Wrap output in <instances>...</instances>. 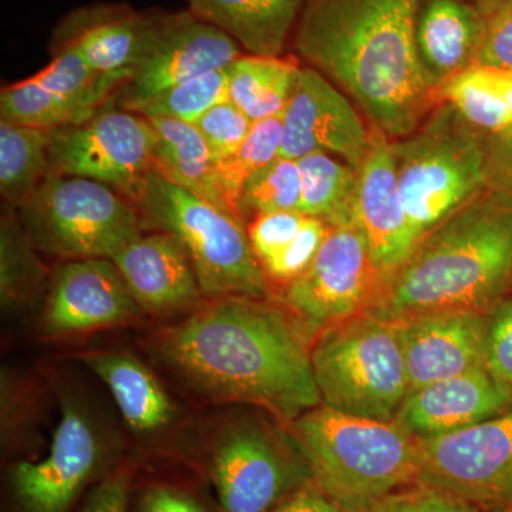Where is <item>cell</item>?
I'll return each instance as SVG.
<instances>
[{
    "instance_id": "obj_35",
    "label": "cell",
    "mask_w": 512,
    "mask_h": 512,
    "mask_svg": "<svg viewBox=\"0 0 512 512\" xmlns=\"http://www.w3.org/2000/svg\"><path fill=\"white\" fill-rule=\"evenodd\" d=\"M194 126L204 137L215 161H220L242 146L254 121L227 100L208 110Z\"/></svg>"
},
{
    "instance_id": "obj_20",
    "label": "cell",
    "mask_w": 512,
    "mask_h": 512,
    "mask_svg": "<svg viewBox=\"0 0 512 512\" xmlns=\"http://www.w3.org/2000/svg\"><path fill=\"white\" fill-rule=\"evenodd\" d=\"M111 261L144 313L167 315L204 298L187 248L168 232L141 235Z\"/></svg>"
},
{
    "instance_id": "obj_8",
    "label": "cell",
    "mask_w": 512,
    "mask_h": 512,
    "mask_svg": "<svg viewBox=\"0 0 512 512\" xmlns=\"http://www.w3.org/2000/svg\"><path fill=\"white\" fill-rule=\"evenodd\" d=\"M16 212L37 251L64 261L113 259L143 227L136 205L109 185L56 173Z\"/></svg>"
},
{
    "instance_id": "obj_36",
    "label": "cell",
    "mask_w": 512,
    "mask_h": 512,
    "mask_svg": "<svg viewBox=\"0 0 512 512\" xmlns=\"http://www.w3.org/2000/svg\"><path fill=\"white\" fill-rule=\"evenodd\" d=\"M484 367L512 399V293L487 313Z\"/></svg>"
},
{
    "instance_id": "obj_26",
    "label": "cell",
    "mask_w": 512,
    "mask_h": 512,
    "mask_svg": "<svg viewBox=\"0 0 512 512\" xmlns=\"http://www.w3.org/2000/svg\"><path fill=\"white\" fill-rule=\"evenodd\" d=\"M299 70L293 59L242 55L228 66V100L254 123L282 116Z\"/></svg>"
},
{
    "instance_id": "obj_28",
    "label": "cell",
    "mask_w": 512,
    "mask_h": 512,
    "mask_svg": "<svg viewBox=\"0 0 512 512\" xmlns=\"http://www.w3.org/2000/svg\"><path fill=\"white\" fill-rule=\"evenodd\" d=\"M107 103L72 99L43 89L33 77L5 87L0 93V119L19 126L56 130L92 119Z\"/></svg>"
},
{
    "instance_id": "obj_45",
    "label": "cell",
    "mask_w": 512,
    "mask_h": 512,
    "mask_svg": "<svg viewBox=\"0 0 512 512\" xmlns=\"http://www.w3.org/2000/svg\"><path fill=\"white\" fill-rule=\"evenodd\" d=\"M487 512H512V503L500 505V507H495L493 510H488Z\"/></svg>"
},
{
    "instance_id": "obj_14",
    "label": "cell",
    "mask_w": 512,
    "mask_h": 512,
    "mask_svg": "<svg viewBox=\"0 0 512 512\" xmlns=\"http://www.w3.org/2000/svg\"><path fill=\"white\" fill-rule=\"evenodd\" d=\"M62 402L47 456L13 467V490L25 512L69 511L103 463V439L90 414L69 397Z\"/></svg>"
},
{
    "instance_id": "obj_33",
    "label": "cell",
    "mask_w": 512,
    "mask_h": 512,
    "mask_svg": "<svg viewBox=\"0 0 512 512\" xmlns=\"http://www.w3.org/2000/svg\"><path fill=\"white\" fill-rule=\"evenodd\" d=\"M228 100V67L194 77L138 107L147 119H171L194 124L208 110Z\"/></svg>"
},
{
    "instance_id": "obj_21",
    "label": "cell",
    "mask_w": 512,
    "mask_h": 512,
    "mask_svg": "<svg viewBox=\"0 0 512 512\" xmlns=\"http://www.w3.org/2000/svg\"><path fill=\"white\" fill-rule=\"evenodd\" d=\"M488 20L466 0H424L416 25L417 55L427 82L443 86L476 64Z\"/></svg>"
},
{
    "instance_id": "obj_43",
    "label": "cell",
    "mask_w": 512,
    "mask_h": 512,
    "mask_svg": "<svg viewBox=\"0 0 512 512\" xmlns=\"http://www.w3.org/2000/svg\"><path fill=\"white\" fill-rule=\"evenodd\" d=\"M271 512H345L338 504L323 493L322 490L313 483L308 481L296 488L291 494L286 495L274 510Z\"/></svg>"
},
{
    "instance_id": "obj_18",
    "label": "cell",
    "mask_w": 512,
    "mask_h": 512,
    "mask_svg": "<svg viewBox=\"0 0 512 512\" xmlns=\"http://www.w3.org/2000/svg\"><path fill=\"white\" fill-rule=\"evenodd\" d=\"M393 323L402 345L410 392L484 367L487 313L436 312Z\"/></svg>"
},
{
    "instance_id": "obj_40",
    "label": "cell",
    "mask_w": 512,
    "mask_h": 512,
    "mask_svg": "<svg viewBox=\"0 0 512 512\" xmlns=\"http://www.w3.org/2000/svg\"><path fill=\"white\" fill-rule=\"evenodd\" d=\"M476 64L512 72V9L488 22Z\"/></svg>"
},
{
    "instance_id": "obj_5",
    "label": "cell",
    "mask_w": 512,
    "mask_h": 512,
    "mask_svg": "<svg viewBox=\"0 0 512 512\" xmlns=\"http://www.w3.org/2000/svg\"><path fill=\"white\" fill-rule=\"evenodd\" d=\"M141 224L168 232L191 256L205 298H271L245 221L178 187L151 168L136 201Z\"/></svg>"
},
{
    "instance_id": "obj_38",
    "label": "cell",
    "mask_w": 512,
    "mask_h": 512,
    "mask_svg": "<svg viewBox=\"0 0 512 512\" xmlns=\"http://www.w3.org/2000/svg\"><path fill=\"white\" fill-rule=\"evenodd\" d=\"M328 231V222L306 215L301 231L293 239L291 247L271 264L265 266L264 272L268 281L271 279V281L285 285L298 278L312 264Z\"/></svg>"
},
{
    "instance_id": "obj_27",
    "label": "cell",
    "mask_w": 512,
    "mask_h": 512,
    "mask_svg": "<svg viewBox=\"0 0 512 512\" xmlns=\"http://www.w3.org/2000/svg\"><path fill=\"white\" fill-rule=\"evenodd\" d=\"M52 131L0 121V194L18 210L52 173Z\"/></svg>"
},
{
    "instance_id": "obj_9",
    "label": "cell",
    "mask_w": 512,
    "mask_h": 512,
    "mask_svg": "<svg viewBox=\"0 0 512 512\" xmlns=\"http://www.w3.org/2000/svg\"><path fill=\"white\" fill-rule=\"evenodd\" d=\"M383 285L355 221L329 225L312 264L282 285L276 301L296 316L313 338L325 329L372 311Z\"/></svg>"
},
{
    "instance_id": "obj_41",
    "label": "cell",
    "mask_w": 512,
    "mask_h": 512,
    "mask_svg": "<svg viewBox=\"0 0 512 512\" xmlns=\"http://www.w3.org/2000/svg\"><path fill=\"white\" fill-rule=\"evenodd\" d=\"M130 483L131 468L117 467L93 488L80 512H127Z\"/></svg>"
},
{
    "instance_id": "obj_13",
    "label": "cell",
    "mask_w": 512,
    "mask_h": 512,
    "mask_svg": "<svg viewBox=\"0 0 512 512\" xmlns=\"http://www.w3.org/2000/svg\"><path fill=\"white\" fill-rule=\"evenodd\" d=\"M419 440L417 483L487 511L512 503V409L467 429Z\"/></svg>"
},
{
    "instance_id": "obj_6",
    "label": "cell",
    "mask_w": 512,
    "mask_h": 512,
    "mask_svg": "<svg viewBox=\"0 0 512 512\" xmlns=\"http://www.w3.org/2000/svg\"><path fill=\"white\" fill-rule=\"evenodd\" d=\"M312 366L323 406L350 416L393 421L410 392L396 325L373 313L320 332Z\"/></svg>"
},
{
    "instance_id": "obj_11",
    "label": "cell",
    "mask_w": 512,
    "mask_h": 512,
    "mask_svg": "<svg viewBox=\"0 0 512 512\" xmlns=\"http://www.w3.org/2000/svg\"><path fill=\"white\" fill-rule=\"evenodd\" d=\"M153 128L146 117L107 103L92 119L52 131V173L109 185L131 202L153 168Z\"/></svg>"
},
{
    "instance_id": "obj_30",
    "label": "cell",
    "mask_w": 512,
    "mask_h": 512,
    "mask_svg": "<svg viewBox=\"0 0 512 512\" xmlns=\"http://www.w3.org/2000/svg\"><path fill=\"white\" fill-rule=\"evenodd\" d=\"M16 210L8 208L0 222V299L5 309L35 301L45 288L47 271Z\"/></svg>"
},
{
    "instance_id": "obj_44",
    "label": "cell",
    "mask_w": 512,
    "mask_h": 512,
    "mask_svg": "<svg viewBox=\"0 0 512 512\" xmlns=\"http://www.w3.org/2000/svg\"><path fill=\"white\" fill-rule=\"evenodd\" d=\"M490 22L512 9V0H466Z\"/></svg>"
},
{
    "instance_id": "obj_37",
    "label": "cell",
    "mask_w": 512,
    "mask_h": 512,
    "mask_svg": "<svg viewBox=\"0 0 512 512\" xmlns=\"http://www.w3.org/2000/svg\"><path fill=\"white\" fill-rule=\"evenodd\" d=\"M306 215L298 211L272 212L254 218L248 227L249 241L262 269L291 247Z\"/></svg>"
},
{
    "instance_id": "obj_22",
    "label": "cell",
    "mask_w": 512,
    "mask_h": 512,
    "mask_svg": "<svg viewBox=\"0 0 512 512\" xmlns=\"http://www.w3.org/2000/svg\"><path fill=\"white\" fill-rule=\"evenodd\" d=\"M150 15L126 5H99L70 13L53 46H73L94 72L128 73L146 40Z\"/></svg>"
},
{
    "instance_id": "obj_46",
    "label": "cell",
    "mask_w": 512,
    "mask_h": 512,
    "mask_svg": "<svg viewBox=\"0 0 512 512\" xmlns=\"http://www.w3.org/2000/svg\"><path fill=\"white\" fill-rule=\"evenodd\" d=\"M510 147H511V151H510V154H508V157H510V168H511L510 173L512 175V146H510Z\"/></svg>"
},
{
    "instance_id": "obj_7",
    "label": "cell",
    "mask_w": 512,
    "mask_h": 512,
    "mask_svg": "<svg viewBox=\"0 0 512 512\" xmlns=\"http://www.w3.org/2000/svg\"><path fill=\"white\" fill-rule=\"evenodd\" d=\"M439 113L419 133L392 144L400 194L419 241L478 197L487 180L480 140L453 107Z\"/></svg>"
},
{
    "instance_id": "obj_16",
    "label": "cell",
    "mask_w": 512,
    "mask_h": 512,
    "mask_svg": "<svg viewBox=\"0 0 512 512\" xmlns=\"http://www.w3.org/2000/svg\"><path fill=\"white\" fill-rule=\"evenodd\" d=\"M111 259L66 261L50 278L40 330L49 338L131 325L143 316Z\"/></svg>"
},
{
    "instance_id": "obj_2",
    "label": "cell",
    "mask_w": 512,
    "mask_h": 512,
    "mask_svg": "<svg viewBox=\"0 0 512 512\" xmlns=\"http://www.w3.org/2000/svg\"><path fill=\"white\" fill-rule=\"evenodd\" d=\"M420 0H306L295 46L387 138L410 136L434 89L417 55Z\"/></svg>"
},
{
    "instance_id": "obj_39",
    "label": "cell",
    "mask_w": 512,
    "mask_h": 512,
    "mask_svg": "<svg viewBox=\"0 0 512 512\" xmlns=\"http://www.w3.org/2000/svg\"><path fill=\"white\" fill-rule=\"evenodd\" d=\"M372 512H487L480 505L431 485L413 484L390 494Z\"/></svg>"
},
{
    "instance_id": "obj_32",
    "label": "cell",
    "mask_w": 512,
    "mask_h": 512,
    "mask_svg": "<svg viewBox=\"0 0 512 512\" xmlns=\"http://www.w3.org/2000/svg\"><path fill=\"white\" fill-rule=\"evenodd\" d=\"M282 116L255 121L248 137L232 156L217 161L218 180L234 210L245 183L281 156ZM241 217V215H239Z\"/></svg>"
},
{
    "instance_id": "obj_24",
    "label": "cell",
    "mask_w": 512,
    "mask_h": 512,
    "mask_svg": "<svg viewBox=\"0 0 512 512\" xmlns=\"http://www.w3.org/2000/svg\"><path fill=\"white\" fill-rule=\"evenodd\" d=\"M103 380L131 430L154 434L173 423L175 406L156 376L137 357L111 350L76 355Z\"/></svg>"
},
{
    "instance_id": "obj_15",
    "label": "cell",
    "mask_w": 512,
    "mask_h": 512,
    "mask_svg": "<svg viewBox=\"0 0 512 512\" xmlns=\"http://www.w3.org/2000/svg\"><path fill=\"white\" fill-rule=\"evenodd\" d=\"M372 146V134L348 96L312 67H301L284 113L281 156L299 160L312 153L338 156L353 170Z\"/></svg>"
},
{
    "instance_id": "obj_3",
    "label": "cell",
    "mask_w": 512,
    "mask_h": 512,
    "mask_svg": "<svg viewBox=\"0 0 512 512\" xmlns=\"http://www.w3.org/2000/svg\"><path fill=\"white\" fill-rule=\"evenodd\" d=\"M512 293V194H480L420 239L383 279L373 315L399 322L447 311L488 313Z\"/></svg>"
},
{
    "instance_id": "obj_29",
    "label": "cell",
    "mask_w": 512,
    "mask_h": 512,
    "mask_svg": "<svg viewBox=\"0 0 512 512\" xmlns=\"http://www.w3.org/2000/svg\"><path fill=\"white\" fill-rule=\"evenodd\" d=\"M296 161L301 174L298 211L329 225L352 220L357 171L326 153L308 154Z\"/></svg>"
},
{
    "instance_id": "obj_23",
    "label": "cell",
    "mask_w": 512,
    "mask_h": 512,
    "mask_svg": "<svg viewBox=\"0 0 512 512\" xmlns=\"http://www.w3.org/2000/svg\"><path fill=\"white\" fill-rule=\"evenodd\" d=\"M306 0H188L198 18L227 33L249 55L279 57Z\"/></svg>"
},
{
    "instance_id": "obj_1",
    "label": "cell",
    "mask_w": 512,
    "mask_h": 512,
    "mask_svg": "<svg viewBox=\"0 0 512 512\" xmlns=\"http://www.w3.org/2000/svg\"><path fill=\"white\" fill-rule=\"evenodd\" d=\"M312 333L275 298L222 296L147 340L150 355L192 392L247 403L288 424L322 404Z\"/></svg>"
},
{
    "instance_id": "obj_31",
    "label": "cell",
    "mask_w": 512,
    "mask_h": 512,
    "mask_svg": "<svg viewBox=\"0 0 512 512\" xmlns=\"http://www.w3.org/2000/svg\"><path fill=\"white\" fill-rule=\"evenodd\" d=\"M450 106L470 126L512 136V119L505 103L500 72L474 64L441 86Z\"/></svg>"
},
{
    "instance_id": "obj_42",
    "label": "cell",
    "mask_w": 512,
    "mask_h": 512,
    "mask_svg": "<svg viewBox=\"0 0 512 512\" xmlns=\"http://www.w3.org/2000/svg\"><path fill=\"white\" fill-rule=\"evenodd\" d=\"M140 512H208L192 495L168 485H156L141 498Z\"/></svg>"
},
{
    "instance_id": "obj_34",
    "label": "cell",
    "mask_w": 512,
    "mask_h": 512,
    "mask_svg": "<svg viewBox=\"0 0 512 512\" xmlns=\"http://www.w3.org/2000/svg\"><path fill=\"white\" fill-rule=\"evenodd\" d=\"M301 202V174L298 161L278 157L245 183L238 200L242 220L272 212L298 211ZM299 212V211H298Z\"/></svg>"
},
{
    "instance_id": "obj_17",
    "label": "cell",
    "mask_w": 512,
    "mask_h": 512,
    "mask_svg": "<svg viewBox=\"0 0 512 512\" xmlns=\"http://www.w3.org/2000/svg\"><path fill=\"white\" fill-rule=\"evenodd\" d=\"M352 220L383 279L406 261L419 242L400 194L392 143L376 128L369 153L357 170Z\"/></svg>"
},
{
    "instance_id": "obj_4",
    "label": "cell",
    "mask_w": 512,
    "mask_h": 512,
    "mask_svg": "<svg viewBox=\"0 0 512 512\" xmlns=\"http://www.w3.org/2000/svg\"><path fill=\"white\" fill-rule=\"evenodd\" d=\"M313 483L345 512H372L417 484L420 440L396 420L365 419L320 406L288 423Z\"/></svg>"
},
{
    "instance_id": "obj_25",
    "label": "cell",
    "mask_w": 512,
    "mask_h": 512,
    "mask_svg": "<svg viewBox=\"0 0 512 512\" xmlns=\"http://www.w3.org/2000/svg\"><path fill=\"white\" fill-rule=\"evenodd\" d=\"M147 120L154 134V170L178 187L239 217L222 190L217 161L197 127L171 119Z\"/></svg>"
},
{
    "instance_id": "obj_19",
    "label": "cell",
    "mask_w": 512,
    "mask_h": 512,
    "mask_svg": "<svg viewBox=\"0 0 512 512\" xmlns=\"http://www.w3.org/2000/svg\"><path fill=\"white\" fill-rule=\"evenodd\" d=\"M512 409V399L485 367L468 370L407 394L396 420L419 439L467 429Z\"/></svg>"
},
{
    "instance_id": "obj_10",
    "label": "cell",
    "mask_w": 512,
    "mask_h": 512,
    "mask_svg": "<svg viewBox=\"0 0 512 512\" xmlns=\"http://www.w3.org/2000/svg\"><path fill=\"white\" fill-rule=\"evenodd\" d=\"M210 476L220 512H271L311 471L289 433L258 421L229 424L215 441Z\"/></svg>"
},
{
    "instance_id": "obj_12",
    "label": "cell",
    "mask_w": 512,
    "mask_h": 512,
    "mask_svg": "<svg viewBox=\"0 0 512 512\" xmlns=\"http://www.w3.org/2000/svg\"><path fill=\"white\" fill-rule=\"evenodd\" d=\"M242 56L227 33L188 12L150 15L143 49L116 92L119 109L138 107L194 77L225 69Z\"/></svg>"
}]
</instances>
